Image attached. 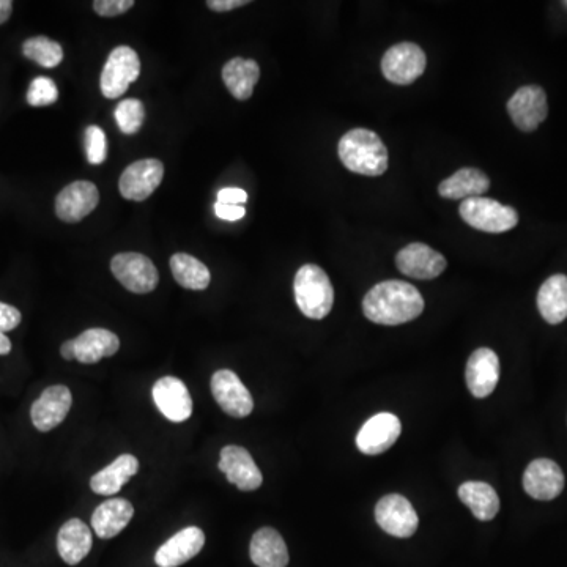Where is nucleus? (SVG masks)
<instances>
[{
	"mask_svg": "<svg viewBox=\"0 0 567 567\" xmlns=\"http://www.w3.org/2000/svg\"><path fill=\"white\" fill-rule=\"evenodd\" d=\"M423 311L424 298L419 290L397 279L380 282L366 293L363 300V312L367 319L386 327L412 322Z\"/></svg>",
	"mask_w": 567,
	"mask_h": 567,
	"instance_id": "1",
	"label": "nucleus"
},
{
	"mask_svg": "<svg viewBox=\"0 0 567 567\" xmlns=\"http://www.w3.org/2000/svg\"><path fill=\"white\" fill-rule=\"evenodd\" d=\"M339 158L350 172L380 177L388 169V149L374 131L355 128L344 134L338 145Z\"/></svg>",
	"mask_w": 567,
	"mask_h": 567,
	"instance_id": "2",
	"label": "nucleus"
},
{
	"mask_svg": "<svg viewBox=\"0 0 567 567\" xmlns=\"http://www.w3.org/2000/svg\"><path fill=\"white\" fill-rule=\"evenodd\" d=\"M293 292L298 308L309 319H325L333 309L334 289L327 273L319 265H303L297 271Z\"/></svg>",
	"mask_w": 567,
	"mask_h": 567,
	"instance_id": "3",
	"label": "nucleus"
},
{
	"mask_svg": "<svg viewBox=\"0 0 567 567\" xmlns=\"http://www.w3.org/2000/svg\"><path fill=\"white\" fill-rule=\"evenodd\" d=\"M459 212L468 226L487 234H503L519 224V215L514 208L489 197L465 199Z\"/></svg>",
	"mask_w": 567,
	"mask_h": 567,
	"instance_id": "4",
	"label": "nucleus"
},
{
	"mask_svg": "<svg viewBox=\"0 0 567 567\" xmlns=\"http://www.w3.org/2000/svg\"><path fill=\"white\" fill-rule=\"evenodd\" d=\"M139 75L141 60L138 52L130 46H119L109 54L108 62L104 65L100 79L101 92L109 100L122 97Z\"/></svg>",
	"mask_w": 567,
	"mask_h": 567,
	"instance_id": "5",
	"label": "nucleus"
},
{
	"mask_svg": "<svg viewBox=\"0 0 567 567\" xmlns=\"http://www.w3.org/2000/svg\"><path fill=\"white\" fill-rule=\"evenodd\" d=\"M112 275L133 293H150L158 286L160 275L149 257L139 252H122L111 260Z\"/></svg>",
	"mask_w": 567,
	"mask_h": 567,
	"instance_id": "6",
	"label": "nucleus"
},
{
	"mask_svg": "<svg viewBox=\"0 0 567 567\" xmlns=\"http://www.w3.org/2000/svg\"><path fill=\"white\" fill-rule=\"evenodd\" d=\"M426 65V54L415 43L394 45L382 59L383 76L397 86H408L415 82L423 75Z\"/></svg>",
	"mask_w": 567,
	"mask_h": 567,
	"instance_id": "7",
	"label": "nucleus"
},
{
	"mask_svg": "<svg viewBox=\"0 0 567 567\" xmlns=\"http://www.w3.org/2000/svg\"><path fill=\"white\" fill-rule=\"evenodd\" d=\"M378 527L394 538H412L418 530L419 519L415 508L407 498L397 493L386 495L375 506Z\"/></svg>",
	"mask_w": 567,
	"mask_h": 567,
	"instance_id": "8",
	"label": "nucleus"
},
{
	"mask_svg": "<svg viewBox=\"0 0 567 567\" xmlns=\"http://www.w3.org/2000/svg\"><path fill=\"white\" fill-rule=\"evenodd\" d=\"M164 166L160 160H141L130 164L120 177L119 188L128 201L149 199L163 182Z\"/></svg>",
	"mask_w": 567,
	"mask_h": 567,
	"instance_id": "9",
	"label": "nucleus"
},
{
	"mask_svg": "<svg viewBox=\"0 0 567 567\" xmlns=\"http://www.w3.org/2000/svg\"><path fill=\"white\" fill-rule=\"evenodd\" d=\"M508 112L520 131L531 133L538 130L549 114L544 89L539 86H525L517 90L508 101Z\"/></svg>",
	"mask_w": 567,
	"mask_h": 567,
	"instance_id": "10",
	"label": "nucleus"
},
{
	"mask_svg": "<svg viewBox=\"0 0 567 567\" xmlns=\"http://www.w3.org/2000/svg\"><path fill=\"white\" fill-rule=\"evenodd\" d=\"M218 468L226 475L230 484H234L243 492H254L264 482L262 471L248 453V449L241 446L230 445L221 449Z\"/></svg>",
	"mask_w": 567,
	"mask_h": 567,
	"instance_id": "11",
	"label": "nucleus"
},
{
	"mask_svg": "<svg viewBox=\"0 0 567 567\" xmlns=\"http://www.w3.org/2000/svg\"><path fill=\"white\" fill-rule=\"evenodd\" d=\"M212 393L219 407L229 416L246 418L254 410V401L248 388L229 369H221L213 374Z\"/></svg>",
	"mask_w": 567,
	"mask_h": 567,
	"instance_id": "12",
	"label": "nucleus"
},
{
	"mask_svg": "<svg viewBox=\"0 0 567 567\" xmlns=\"http://www.w3.org/2000/svg\"><path fill=\"white\" fill-rule=\"evenodd\" d=\"M401 432V419L393 413H378L361 427L356 437V446L367 456H378L396 443Z\"/></svg>",
	"mask_w": 567,
	"mask_h": 567,
	"instance_id": "13",
	"label": "nucleus"
},
{
	"mask_svg": "<svg viewBox=\"0 0 567 567\" xmlns=\"http://www.w3.org/2000/svg\"><path fill=\"white\" fill-rule=\"evenodd\" d=\"M152 396L158 410L172 423H183L193 415V399L180 378H160L153 385Z\"/></svg>",
	"mask_w": 567,
	"mask_h": 567,
	"instance_id": "14",
	"label": "nucleus"
},
{
	"mask_svg": "<svg viewBox=\"0 0 567 567\" xmlns=\"http://www.w3.org/2000/svg\"><path fill=\"white\" fill-rule=\"evenodd\" d=\"M396 265L408 278L429 281L438 278L448 264L445 257L430 246L412 243L397 252Z\"/></svg>",
	"mask_w": 567,
	"mask_h": 567,
	"instance_id": "15",
	"label": "nucleus"
},
{
	"mask_svg": "<svg viewBox=\"0 0 567 567\" xmlns=\"http://www.w3.org/2000/svg\"><path fill=\"white\" fill-rule=\"evenodd\" d=\"M71 405L73 396L67 386H49L30 408V418L40 432H49L65 421Z\"/></svg>",
	"mask_w": 567,
	"mask_h": 567,
	"instance_id": "16",
	"label": "nucleus"
},
{
	"mask_svg": "<svg viewBox=\"0 0 567 567\" xmlns=\"http://www.w3.org/2000/svg\"><path fill=\"white\" fill-rule=\"evenodd\" d=\"M100 193L92 182L70 183L56 197V213L65 223H79L97 208Z\"/></svg>",
	"mask_w": 567,
	"mask_h": 567,
	"instance_id": "17",
	"label": "nucleus"
},
{
	"mask_svg": "<svg viewBox=\"0 0 567 567\" xmlns=\"http://www.w3.org/2000/svg\"><path fill=\"white\" fill-rule=\"evenodd\" d=\"M523 489L534 500H555L564 489L563 470L553 460H533L523 475Z\"/></svg>",
	"mask_w": 567,
	"mask_h": 567,
	"instance_id": "18",
	"label": "nucleus"
},
{
	"mask_svg": "<svg viewBox=\"0 0 567 567\" xmlns=\"http://www.w3.org/2000/svg\"><path fill=\"white\" fill-rule=\"evenodd\" d=\"M468 390L476 399H484L497 388L500 380V360L492 349L482 347L471 353L465 369Z\"/></svg>",
	"mask_w": 567,
	"mask_h": 567,
	"instance_id": "19",
	"label": "nucleus"
},
{
	"mask_svg": "<svg viewBox=\"0 0 567 567\" xmlns=\"http://www.w3.org/2000/svg\"><path fill=\"white\" fill-rule=\"evenodd\" d=\"M205 534L201 528H183L161 545L155 555L158 567H178L193 560L204 549Z\"/></svg>",
	"mask_w": 567,
	"mask_h": 567,
	"instance_id": "20",
	"label": "nucleus"
},
{
	"mask_svg": "<svg viewBox=\"0 0 567 567\" xmlns=\"http://www.w3.org/2000/svg\"><path fill=\"white\" fill-rule=\"evenodd\" d=\"M134 516L133 504L125 498H112L101 503L92 516V528L98 538L112 539L125 530Z\"/></svg>",
	"mask_w": 567,
	"mask_h": 567,
	"instance_id": "21",
	"label": "nucleus"
},
{
	"mask_svg": "<svg viewBox=\"0 0 567 567\" xmlns=\"http://www.w3.org/2000/svg\"><path fill=\"white\" fill-rule=\"evenodd\" d=\"M249 556L257 567H286L289 550L281 534L275 528H260L252 536Z\"/></svg>",
	"mask_w": 567,
	"mask_h": 567,
	"instance_id": "22",
	"label": "nucleus"
},
{
	"mask_svg": "<svg viewBox=\"0 0 567 567\" xmlns=\"http://www.w3.org/2000/svg\"><path fill=\"white\" fill-rule=\"evenodd\" d=\"M92 531L79 519L63 523L57 534V550L60 558L70 566L81 563L92 550Z\"/></svg>",
	"mask_w": 567,
	"mask_h": 567,
	"instance_id": "23",
	"label": "nucleus"
},
{
	"mask_svg": "<svg viewBox=\"0 0 567 567\" xmlns=\"http://www.w3.org/2000/svg\"><path fill=\"white\" fill-rule=\"evenodd\" d=\"M138 471L139 460L131 454H122L111 465L92 476L90 487L98 495L112 497L115 493H119L134 475H138Z\"/></svg>",
	"mask_w": 567,
	"mask_h": 567,
	"instance_id": "24",
	"label": "nucleus"
},
{
	"mask_svg": "<svg viewBox=\"0 0 567 567\" xmlns=\"http://www.w3.org/2000/svg\"><path fill=\"white\" fill-rule=\"evenodd\" d=\"M76 360L82 364H95L103 358L115 355L120 349V339L104 328H90L75 339Z\"/></svg>",
	"mask_w": 567,
	"mask_h": 567,
	"instance_id": "25",
	"label": "nucleus"
},
{
	"mask_svg": "<svg viewBox=\"0 0 567 567\" xmlns=\"http://www.w3.org/2000/svg\"><path fill=\"white\" fill-rule=\"evenodd\" d=\"M489 188L490 180L484 172L473 167H464L438 185V194L451 201H465L470 197H481Z\"/></svg>",
	"mask_w": 567,
	"mask_h": 567,
	"instance_id": "26",
	"label": "nucleus"
},
{
	"mask_svg": "<svg viewBox=\"0 0 567 567\" xmlns=\"http://www.w3.org/2000/svg\"><path fill=\"white\" fill-rule=\"evenodd\" d=\"M260 78V67L256 60L234 57L224 65L223 81L234 98L249 100Z\"/></svg>",
	"mask_w": 567,
	"mask_h": 567,
	"instance_id": "27",
	"label": "nucleus"
},
{
	"mask_svg": "<svg viewBox=\"0 0 567 567\" xmlns=\"http://www.w3.org/2000/svg\"><path fill=\"white\" fill-rule=\"evenodd\" d=\"M538 309L542 319L558 325L567 319V276L553 275L542 284L538 292Z\"/></svg>",
	"mask_w": 567,
	"mask_h": 567,
	"instance_id": "28",
	"label": "nucleus"
},
{
	"mask_svg": "<svg viewBox=\"0 0 567 567\" xmlns=\"http://www.w3.org/2000/svg\"><path fill=\"white\" fill-rule=\"evenodd\" d=\"M459 498L462 503L467 504L473 512V516L481 522L497 517L500 511V498L492 486L481 481L464 482L459 487Z\"/></svg>",
	"mask_w": 567,
	"mask_h": 567,
	"instance_id": "29",
	"label": "nucleus"
},
{
	"mask_svg": "<svg viewBox=\"0 0 567 567\" xmlns=\"http://www.w3.org/2000/svg\"><path fill=\"white\" fill-rule=\"evenodd\" d=\"M171 271L175 281L188 290H205L212 281L207 265L183 252L171 257Z\"/></svg>",
	"mask_w": 567,
	"mask_h": 567,
	"instance_id": "30",
	"label": "nucleus"
},
{
	"mask_svg": "<svg viewBox=\"0 0 567 567\" xmlns=\"http://www.w3.org/2000/svg\"><path fill=\"white\" fill-rule=\"evenodd\" d=\"M23 54L43 68H56L63 60V49L48 37H34L24 41Z\"/></svg>",
	"mask_w": 567,
	"mask_h": 567,
	"instance_id": "31",
	"label": "nucleus"
},
{
	"mask_svg": "<svg viewBox=\"0 0 567 567\" xmlns=\"http://www.w3.org/2000/svg\"><path fill=\"white\" fill-rule=\"evenodd\" d=\"M145 119L144 103L136 98H128L115 108V120L120 131L125 134L138 133Z\"/></svg>",
	"mask_w": 567,
	"mask_h": 567,
	"instance_id": "32",
	"label": "nucleus"
},
{
	"mask_svg": "<svg viewBox=\"0 0 567 567\" xmlns=\"http://www.w3.org/2000/svg\"><path fill=\"white\" fill-rule=\"evenodd\" d=\"M59 100V89H57L56 82L52 79L40 76L35 78L30 84L29 92H27V103L34 108H43L49 106Z\"/></svg>",
	"mask_w": 567,
	"mask_h": 567,
	"instance_id": "33",
	"label": "nucleus"
},
{
	"mask_svg": "<svg viewBox=\"0 0 567 567\" xmlns=\"http://www.w3.org/2000/svg\"><path fill=\"white\" fill-rule=\"evenodd\" d=\"M86 155L87 161L93 166L103 164L108 156V141L106 134L100 126H89L86 130Z\"/></svg>",
	"mask_w": 567,
	"mask_h": 567,
	"instance_id": "34",
	"label": "nucleus"
},
{
	"mask_svg": "<svg viewBox=\"0 0 567 567\" xmlns=\"http://www.w3.org/2000/svg\"><path fill=\"white\" fill-rule=\"evenodd\" d=\"M134 7L133 0H97L93 2V10L103 18H115Z\"/></svg>",
	"mask_w": 567,
	"mask_h": 567,
	"instance_id": "35",
	"label": "nucleus"
},
{
	"mask_svg": "<svg viewBox=\"0 0 567 567\" xmlns=\"http://www.w3.org/2000/svg\"><path fill=\"white\" fill-rule=\"evenodd\" d=\"M23 320V315L15 306L5 304L0 301V331L8 333L19 327V323Z\"/></svg>",
	"mask_w": 567,
	"mask_h": 567,
	"instance_id": "36",
	"label": "nucleus"
},
{
	"mask_svg": "<svg viewBox=\"0 0 567 567\" xmlns=\"http://www.w3.org/2000/svg\"><path fill=\"white\" fill-rule=\"evenodd\" d=\"M215 215L223 221H229V223H235L238 219L245 218L246 208L241 207V205H227L215 204Z\"/></svg>",
	"mask_w": 567,
	"mask_h": 567,
	"instance_id": "37",
	"label": "nucleus"
},
{
	"mask_svg": "<svg viewBox=\"0 0 567 567\" xmlns=\"http://www.w3.org/2000/svg\"><path fill=\"white\" fill-rule=\"evenodd\" d=\"M248 201V194L241 188H223L218 193L219 204L241 205Z\"/></svg>",
	"mask_w": 567,
	"mask_h": 567,
	"instance_id": "38",
	"label": "nucleus"
},
{
	"mask_svg": "<svg viewBox=\"0 0 567 567\" xmlns=\"http://www.w3.org/2000/svg\"><path fill=\"white\" fill-rule=\"evenodd\" d=\"M248 0H208L207 7L213 12L224 13L232 12L235 8L245 7Z\"/></svg>",
	"mask_w": 567,
	"mask_h": 567,
	"instance_id": "39",
	"label": "nucleus"
},
{
	"mask_svg": "<svg viewBox=\"0 0 567 567\" xmlns=\"http://www.w3.org/2000/svg\"><path fill=\"white\" fill-rule=\"evenodd\" d=\"M60 355L67 361L76 360V344L75 339H70V341L63 342L62 347H60Z\"/></svg>",
	"mask_w": 567,
	"mask_h": 567,
	"instance_id": "40",
	"label": "nucleus"
},
{
	"mask_svg": "<svg viewBox=\"0 0 567 567\" xmlns=\"http://www.w3.org/2000/svg\"><path fill=\"white\" fill-rule=\"evenodd\" d=\"M12 0H0V24L7 23L8 18L12 15Z\"/></svg>",
	"mask_w": 567,
	"mask_h": 567,
	"instance_id": "41",
	"label": "nucleus"
},
{
	"mask_svg": "<svg viewBox=\"0 0 567 567\" xmlns=\"http://www.w3.org/2000/svg\"><path fill=\"white\" fill-rule=\"evenodd\" d=\"M12 352V342L8 339L7 334L0 331V355H8Z\"/></svg>",
	"mask_w": 567,
	"mask_h": 567,
	"instance_id": "42",
	"label": "nucleus"
}]
</instances>
